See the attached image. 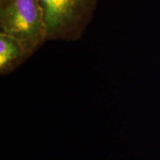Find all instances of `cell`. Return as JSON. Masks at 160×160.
I'll use <instances>...</instances> for the list:
<instances>
[{"mask_svg":"<svg viewBox=\"0 0 160 160\" xmlns=\"http://www.w3.org/2000/svg\"><path fill=\"white\" fill-rule=\"evenodd\" d=\"M47 41L76 42L91 24L99 0H39Z\"/></svg>","mask_w":160,"mask_h":160,"instance_id":"obj_1","label":"cell"},{"mask_svg":"<svg viewBox=\"0 0 160 160\" xmlns=\"http://www.w3.org/2000/svg\"><path fill=\"white\" fill-rule=\"evenodd\" d=\"M0 33L22 40L37 51L47 41L39 0H0Z\"/></svg>","mask_w":160,"mask_h":160,"instance_id":"obj_2","label":"cell"},{"mask_svg":"<svg viewBox=\"0 0 160 160\" xmlns=\"http://www.w3.org/2000/svg\"><path fill=\"white\" fill-rule=\"evenodd\" d=\"M34 52V50L22 40L0 33V74H10Z\"/></svg>","mask_w":160,"mask_h":160,"instance_id":"obj_3","label":"cell"}]
</instances>
